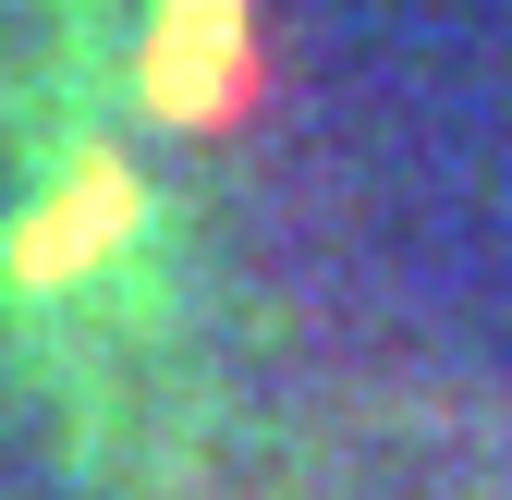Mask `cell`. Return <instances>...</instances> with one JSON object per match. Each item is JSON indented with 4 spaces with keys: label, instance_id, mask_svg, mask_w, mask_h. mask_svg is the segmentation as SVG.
Wrapping results in <instances>:
<instances>
[{
    "label": "cell",
    "instance_id": "2",
    "mask_svg": "<svg viewBox=\"0 0 512 500\" xmlns=\"http://www.w3.org/2000/svg\"><path fill=\"white\" fill-rule=\"evenodd\" d=\"M135 220H147L135 171H122L110 147H86L13 232H0V281H13V293H74L86 269H110L122 244H135Z\"/></svg>",
    "mask_w": 512,
    "mask_h": 500
},
{
    "label": "cell",
    "instance_id": "1",
    "mask_svg": "<svg viewBox=\"0 0 512 500\" xmlns=\"http://www.w3.org/2000/svg\"><path fill=\"white\" fill-rule=\"evenodd\" d=\"M269 98V49H256L244 0H147V49H135V110L171 135H244Z\"/></svg>",
    "mask_w": 512,
    "mask_h": 500
}]
</instances>
